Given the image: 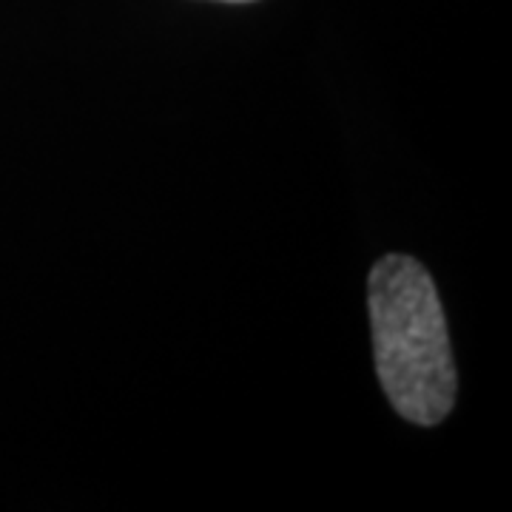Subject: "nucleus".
Returning <instances> with one entry per match:
<instances>
[{
  "instance_id": "f257e3e1",
  "label": "nucleus",
  "mask_w": 512,
  "mask_h": 512,
  "mask_svg": "<svg viewBox=\"0 0 512 512\" xmlns=\"http://www.w3.org/2000/svg\"><path fill=\"white\" fill-rule=\"evenodd\" d=\"M367 305L376 373L393 410L419 427L447 419L458 373L433 276L413 256H382L367 279Z\"/></svg>"
},
{
  "instance_id": "f03ea898",
  "label": "nucleus",
  "mask_w": 512,
  "mask_h": 512,
  "mask_svg": "<svg viewBox=\"0 0 512 512\" xmlns=\"http://www.w3.org/2000/svg\"><path fill=\"white\" fill-rule=\"evenodd\" d=\"M222 3H251V0H222Z\"/></svg>"
}]
</instances>
